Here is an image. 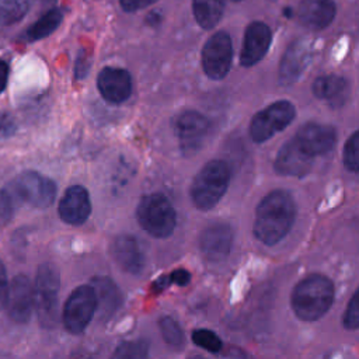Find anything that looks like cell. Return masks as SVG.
Wrapping results in <instances>:
<instances>
[{"mask_svg": "<svg viewBox=\"0 0 359 359\" xmlns=\"http://www.w3.org/2000/svg\"><path fill=\"white\" fill-rule=\"evenodd\" d=\"M60 287L59 271L52 264H42L36 272L35 306L42 327L52 328L57 323V292Z\"/></svg>", "mask_w": 359, "mask_h": 359, "instance_id": "5", "label": "cell"}, {"mask_svg": "<svg viewBox=\"0 0 359 359\" xmlns=\"http://www.w3.org/2000/svg\"><path fill=\"white\" fill-rule=\"evenodd\" d=\"M157 0H119L122 8L125 11H137L142 8H146L149 6H151L153 3H156Z\"/></svg>", "mask_w": 359, "mask_h": 359, "instance_id": "33", "label": "cell"}, {"mask_svg": "<svg viewBox=\"0 0 359 359\" xmlns=\"http://www.w3.org/2000/svg\"><path fill=\"white\" fill-rule=\"evenodd\" d=\"M111 252L115 262L129 273H139L143 269L144 259L135 237L123 234L118 236L112 245Z\"/></svg>", "mask_w": 359, "mask_h": 359, "instance_id": "19", "label": "cell"}, {"mask_svg": "<svg viewBox=\"0 0 359 359\" xmlns=\"http://www.w3.org/2000/svg\"><path fill=\"white\" fill-rule=\"evenodd\" d=\"M233 45L227 32L219 31L213 34L202 49V67L208 77L213 80L223 79L231 66Z\"/></svg>", "mask_w": 359, "mask_h": 359, "instance_id": "9", "label": "cell"}, {"mask_svg": "<svg viewBox=\"0 0 359 359\" xmlns=\"http://www.w3.org/2000/svg\"><path fill=\"white\" fill-rule=\"evenodd\" d=\"M35 304V293L25 275H17L8 290L7 311L11 320L24 324L31 318L32 309Z\"/></svg>", "mask_w": 359, "mask_h": 359, "instance_id": "12", "label": "cell"}, {"mask_svg": "<svg viewBox=\"0 0 359 359\" xmlns=\"http://www.w3.org/2000/svg\"><path fill=\"white\" fill-rule=\"evenodd\" d=\"M158 327H160V332L163 335V339L168 345L180 348L184 344V334H182V330H181L180 324L177 323V320H174L170 316H165L160 320Z\"/></svg>", "mask_w": 359, "mask_h": 359, "instance_id": "27", "label": "cell"}, {"mask_svg": "<svg viewBox=\"0 0 359 359\" xmlns=\"http://www.w3.org/2000/svg\"><path fill=\"white\" fill-rule=\"evenodd\" d=\"M348 83L345 79L337 74L320 76L313 83V93L317 98L327 100L330 102H337L345 97Z\"/></svg>", "mask_w": 359, "mask_h": 359, "instance_id": "22", "label": "cell"}, {"mask_svg": "<svg viewBox=\"0 0 359 359\" xmlns=\"http://www.w3.org/2000/svg\"><path fill=\"white\" fill-rule=\"evenodd\" d=\"M296 111L289 101H276L254 115L250 125V135L254 142L262 143L276 132L283 130L294 118Z\"/></svg>", "mask_w": 359, "mask_h": 359, "instance_id": "7", "label": "cell"}, {"mask_svg": "<svg viewBox=\"0 0 359 359\" xmlns=\"http://www.w3.org/2000/svg\"><path fill=\"white\" fill-rule=\"evenodd\" d=\"M45 3H50V1H53V0H43Z\"/></svg>", "mask_w": 359, "mask_h": 359, "instance_id": "39", "label": "cell"}, {"mask_svg": "<svg viewBox=\"0 0 359 359\" xmlns=\"http://www.w3.org/2000/svg\"><path fill=\"white\" fill-rule=\"evenodd\" d=\"M271 29L265 22L254 21L245 28L244 42L240 53V63L243 66H252L258 63L271 45Z\"/></svg>", "mask_w": 359, "mask_h": 359, "instance_id": "16", "label": "cell"}, {"mask_svg": "<svg viewBox=\"0 0 359 359\" xmlns=\"http://www.w3.org/2000/svg\"><path fill=\"white\" fill-rule=\"evenodd\" d=\"M230 181V168L223 160L208 161L195 175L191 185V199L201 210H209L224 195Z\"/></svg>", "mask_w": 359, "mask_h": 359, "instance_id": "3", "label": "cell"}, {"mask_svg": "<svg viewBox=\"0 0 359 359\" xmlns=\"http://www.w3.org/2000/svg\"><path fill=\"white\" fill-rule=\"evenodd\" d=\"M189 359H203L202 356H192V358H189Z\"/></svg>", "mask_w": 359, "mask_h": 359, "instance_id": "38", "label": "cell"}, {"mask_svg": "<svg viewBox=\"0 0 359 359\" xmlns=\"http://www.w3.org/2000/svg\"><path fill=\"white\" fill-rule=\"evenodd\" d=\"M313 160L292 137L280 147L275 160V170L282 175L303 177L310 171Z\"/></svg>", "mask_w": 359, "mask_h": 359, "instance_id": "17", "label": "cell"}, {"mask_svg": "<svg viewBox=\"0 0 359 359\" xmlns=\"http://www.w3.org/2000/svg\"><path fill=\"white\" fill-rule=\"evenodd\" d=\"M8 80V66L6 62L0 60V93L6 88Z\"/></svg>", "mask_w": 359, "mask_h": 359, "instance_id": "36", "label": "cell"}, {"mask_svg": "<svg viewBox=\"0 0 359 359\" xmlns=\"http://www.w3.org/2000/svg\"><path fill=\"white\" fill-rule=\"evenodd\" d=\"M63 14L59 8H50L41 18H38L27 31V39L38 41L50 35L62 22Z\"/></svg>", "mask_w": 359, "mask_h": 359, "instance_id": "24", "label": "cell"}, {"mask_svg": "<svg viewBox=\"0 0 359 359\" xmlns=\"http://www.w3.org/2000/svg\"><path fill=\"white\" fill-rule=\"evenodd\" d=\"M234 1H238V0H234Z\"/></svg>", "mask_w": 359, "mask_h": 359, "instance_id": "40", "label": "cell"}, {"mask_svg": "<svg viewBox=\"0 0 359 359\" xmlns=\"http://www.w3.org/2000/svg\"><path fill=\"white\" fill-rule=\"evenodd\" d=\"M11 216V203L8 196L0 191V226L7 223Z\"/></svg>", "mask_w": 359, "mask_h": 359, "instance_id": "34", "label": "cell"}, {"mask_svg": "<svg viewBox=\"0 0 359 359\" xmlns=\"http://www.w3.org/2000/svg\"><path fill=\"white\" fill-rule=\"evenodd\" d=\"M233 245V229L226 223H213L203 229L199 237V247L206 259L223 261Z\"/></svg>", "mask_w": 359, "mask_h": 359, "instance_id": "14", "label": "cell"}, {"mask_svg": "<svg viewBox=\"0 0 359 359\" xmlns=\"http://www.w3.org/2000/svg\"><path fill=\"white\" fill-rule=\"evenodd\" d=\"M189 280H191V273L187 269H175L167 276H160L153 283V289L160 292V290H164L165 287H168L172 283H175L178 286H185V285L189 283Z\"/></svg>", "mask_w": 359, "mask_h": 359, "instance_id": "30", "label": "cell"}, {"mask_svg": "<svg viewBox=\"0 0 359 359\" xmlns=\"http://www.w3.org/2000/svg\"><path fill=\"white\" fill-rule=\"evenodd\" d=\"M91 213V202L87 189L81 185L69 187L60 202H59V216L60 219L73 226L84 223Z\"/></svg>", "mask_w": 359, "mask_h": 359, "instance_id": "15", "label": "cell"}, {"mask_svg": "<svg viewBox=\"0 0 359 359\" xmlns=\"http://www.w3.org/2000/svg\"><path fill=\"white\" fill-rule=\"evenodd\" d=\"M306 49L300 42H294L283 55L279 67V79L283 84L293 83L304 67Z\"/></svg>", "mask_w": 359, "mask_h": 359, "instance_id": "21", "label": "cell"}, {"mask_svg": "<svg viewBox=\"0 0 359 359\" xmlns=\"http://www.w3.org/2000/svg\"><path fill=\"white\" fill-rule=\"evenodd\" d=\"M93 289L97 299V314L105 321L114 316L121 306V293L111 278L98 276L93 280Z\"/></svg>", "mask_w": 359, "mask_h": 359, "instance_id": "20", "label": "cell"}, {"mask_svg": "<svg viewBox=\"0 0 359 359\" xmlns=\"http://www.w3.org/2000/svg\"><path fill=\"white\" fill-rule=\"evenodd\" d=\"M111 359H149V344L143 339L121 344Z\"/></svg>", "mask_w": 359, "mask_h": 359, "instance_id": "26", "label": "cell"}, {"mask_svg": "<svg viewBox=\"0 0 359 359\" xmlns=\"http://www.w3.org/2000/svg\"><path fill=\"white\" fill-rule=\"evenodd\" d=\"M97 313V299L93 286L76 287L63 306V324L72 334L83 332Z\"/></svg>", "mask_w": 359, "mask_h": 359, "instance_id": "8", "label": "cell"}, {"mask_svg": "<svg viewBox=\"0 0 359 359\" xmlns=\"http://www.w3.org/2000/svg\"><path fill=\"white\" fill-rule=\"evenodd\" d=\"M226 359H248V356L243 351H240L237 348H233L227 352Z\"/></svg>", "mask_w": 359, "mask_h": 359, "instance_id": "37", "label": "cell"}, {"mask_svg": "<svg viewBox=\"0 0 359 359\" xmlns=\"http://www.w3.org/2000/svg\"><path fill=\"white\" fill-rule=\"evenodd\" d=\"M8 280H7V273L3 262L0 261V310L7 306V299H8Z\"/></svg>", "mask_w": 359, "mask_h": 359, "instance_id": "32", "label": "cell"}, {"mask_svg": "<svg viewBox=\"0 0 359 359\" xmlns=\"http://www.w3.org/2000/svg\"><path fill=\"white\" fill-rule=\"evenodd\" d=\"M344 164L349 171H359V130L352 133L345 143Z\"/></svg>", "mask_w": 359, "mask_h": 359, "instance_id": "28", "label": "cell"}, {"mask_svg": "<svg viewBox=\"0 0 359 359\" xmlns=\"http://www.w3.org/2000/svg\"><path fill=\"white\" fill-rule=\"evenodd\" d=\"M136 216L142 229L157 238L168 237L177 223L171 202L160 192L144 195L137 205Z\"/></svg>", "mask_w": 359, "mask_h": 359, "instance_id": "4", "label": "cell"}, {"mask_svg": "<svg viewBox=\"0 0 359 359\" xmlns=\"http://www.w3.org/2000/svg\"><path fill=\"white\" fill-rule=\"evenodd\" d=\"M11 189L20 201L38 209H45L52 205L56 196L55 182L36 171L21 172L11 182Z\"/></svg>", "mask_w": 359, "mask_h": 359, "instance_id": "6", "label": "cell"}, {"mask_svg": "<svg viewBox=\"0 0 359 359\" xmlns=\"http://www.w3.org/2000/svg\"><path fill=\"white\" fill-rule=\"evenodd\" d=\"M344 325L348 330H358L359 328V287L351 297L345 314H344Z\"/></svg>", "mask_w": 359, "mask_h": 359, "instance_id": "31", "label": "cell"}, {"mask_svg": "<svg viewBox=\"0 0 359 359\" xmlns=\"http://www.w3.org/2000/svg\"><path fill=\"white\" fill-rule=\"evenodd\" d=\"M296 143L313 158L328 153L337 140L335 129L330 125L321 123H306L303 125L293 137Z\"/></svg>", "mask_w": 359, "mask_h": 359, "instance_id": "11", "label": "cell"}, {"mask_svg": "<svg viewBox=\"0 0 359 359\" xmlns=\"http://www.w3.org/2000/svg\"><path fill=\"white\" fill-rule=\"evenodd\" d=\"M334 293V285L327 276L313 273L294 286L290 296L292 309L303 321L318 320L331 307Z\"/></svg>", "mask_w": 359, "mask_h": 359, "instance_id": "2", "label": "cell"}, {"mask_svg": "<svg viewBox=\"0 0 359 359\" xmlns=\"http://www.w3.org/2000/svg\"><path fill=\"white\" fill-rule=\"evenodd\" d=\"M296 215V206L289 192L275 189L257 206L254 234L265 245L279 243L290 230Z\"/></svg>", "mask_w": 359, "mask_h": 359, "instance_id": "1", "label": "cell"}, {"mask_svg": "<svg viewBox=\"0 0 359 359\" xmlns=\"http://www.w3.org/2000/svg\"><path fill=\"white\" fill-rule=\"evenodd\" d=\"M88 67H90V62L88 59L84 56L79 57L77 62H76V67H74V76H76V80H80V79H84L87 76V72H88Z\"/></svg>", "mask_w": 359, "mask_h": 359, "instance_id": "35", "label": "cell"}, {"mask_svg": "<svg viewBox=\"0 0 359 359\" xmlns=\"http://www.w3.org/2000/svg\"><path fill=\"white\" fill-rule=\"evenodd\" d=\"M174 128L181 151L191 156L201 149L209 130V121L198 111L187 109L175 116Z\"/></svg>", "mask_w": 359, "mask_h": 359, "instance_id": "10", "label": "cell"}, {"mask_svg": "<svg viewBox=\"0 0 359 359\" xmlns=\"http://www.w3.org/2000/svg\"><path fill=\"white\" fill-rule=\"evenodd\" d=\"M335 3L332 0H302L297 8L300 22L311 29H323L335 17Z\"/></svg>", "mask_w": 359, "mask_h": 359, "instance_id": "18", "label": "cell"}, {"mask_svg": "<svg viewBox=\"0 0 359 359\" xmlns=\"http://www.w3.org/2000/svg\"><path fill=\"white\" fill-rule=\"evenodd\" d=\"M97 87L105 101L121 104L132 94V79L125 69L108 66L98 73Z\"/></svg>", "mask_w": 359, "mask_h": 359, "instance_id": "13", "label": "cell"}, {"mask_svg": "<svg viewBox=\"0 0 359 359\" xmlns=\"http://www.w3.org/2000/svg\"><path fill=\"white\" fill-rule=\"evenodd\" d=\"M192 341L198 346H201V348H203V349H206L209 352H219L222 349V346H223L222 339L213 331L205 330V328L195 330L192 332Z\"/></svg>", "mask_w": 359, "mask_h": 359, "instance_id": "29", "label": "cell"}, {"mask_svg": "<svg viewBox=\"0 0 359 359\" xmlns=\"http://www.w3.org/2000/svg\"><path fill=\"white\" fill-rule=\"evenodd\" d=\"M192 11L199 27L210 29L223 15L224 0H192Z\"/></svg>", "mask_w": 359, "mask_h": 359, "instance_id": "23", "label": "cell"}, {"mask_svg": "<svg viewBox=\"0 0 359 359\" xmlns=\"http://www.w3.org/2000/svg\"><path fill=\"white\" fill-rule=\"evenodd\" d=\"M28 8V0H0V27H8L21 21Z\"/></svg>", "mask_w": 359, "mask_h": 359, "instance_id": "25", "label": "cell"}]
</instances>
